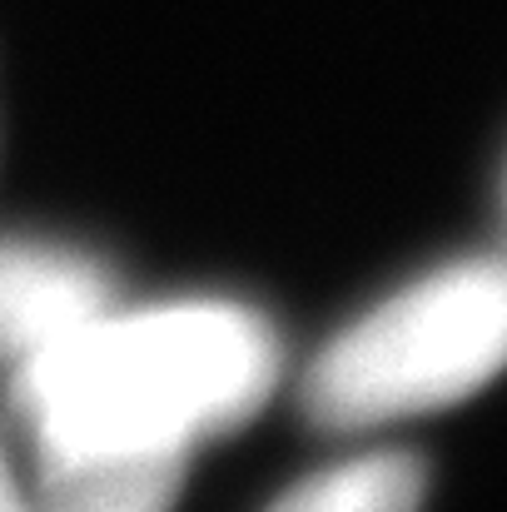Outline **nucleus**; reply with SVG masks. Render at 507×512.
I'll return each instance as SVG.
<instances>
[{
  "mask_svg": "<svg viewBox=\"0 0 507 512\" xmlns=\"http://www.w3.org/2000/svg\"><path fill=\"white\" fill-rule=\"evenodd\" d=\"M115 299V274L95 254L45 239H0V363L15 373Z\"/></svg>",
  "mask_w": 507,
  "mask_h": 512,
  "instance_id": "7ed1b4c3",
  "label": "nucleus"
},
{
  "mask_svg": "<svg viewBox=\"0 0 507 512\" xmlns=\"http://www.w3.org/2000/svg\"><path fill=\"white\" fill-rule=\"evenodd\" d=\"M428 468L413 453H358L348 463L319 468L289 493H279L269 512H423Z\"/></svg>",
  "mask_w": 507,
  "mask_h": 512,
  "instance_id": "39448f33",
  "label": "nucleus"
},
{
  "mask_svg": "<svg viewBox=\"0 0 507 512\" xmlns=\"http://www.w3.org/2000/svg\"><path fill=\"white\" fill-rule=\"evenodd\" d=\"M0 512H30V493L15 483V473H10L5 453H0Z\"/></svg>",
  "mask_w": 507,
  "mask_h": 512,
  "instance_id": "423d86ee",
  "label": "nucleus"
},
{
  "mask_svg": "<svg viewBox=\"0 0 507 512\" xmlns=\"http://www.w3.org/2000/svg\"><path fill=\"white\" fill-rule=\"evenodd\" d=\"M279 373L274 324L239 299H115L15 368V413L35 458H189L249 423Z\"/></svg>",
  "mask_w": 507,
  "mask_h": 512,
  "instance_id": "f257e3e1",
  "label": "nucleus"
},
{
  "mask_svg": "<svg viewBox=\"0 0 507 512\" xmlns=\"http://www.w3.org/2000/svg\"><path fill=\"white\" fill-rule=\"evenodd\" d=\"M507 368V254L438 264L319 348L299 403L319 428L358 433L438 413Z\"/></svg>",
  "mask_w": 507,
  "mask_h": 512,
  "instance_id": "f03ea898",
  "label": "nucleus"
},
{
  "mask_svg": "<svg viewBox=\"0 0 507 512\" xmlns=\"http://www.w3.org/2000/svg\"><path fill=\"white\" fill-rule=\"evenodd\" d=\"M503 214H507V174H503Z\"/></svg>",
  "mask_w": 507,
  "mask_h": 512,
  "instance_id": "0eeeda50",
  "label": "nucleus"
},
{
  "mask_svg": "<svg viewBox=\"0 0 507 512\" xmlns=\"http://www.w3.org/2000/svg\"><path fill=\"white\" fill-rule=\"evenodd\" d=\"M189 458H35L30 512H174Z\"/></svg>",
  "mask_w": 507,
  "mask_h": 512,
  "instance_id": "20e7f679",
  "label": "nucleus"
}]
</instances>
